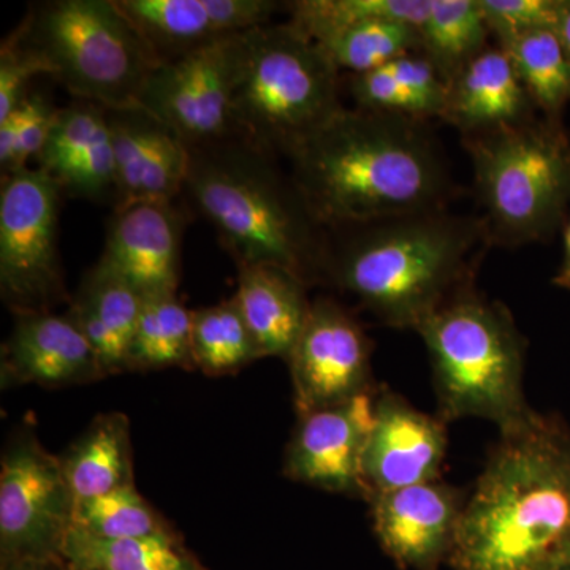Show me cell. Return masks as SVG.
I'll use <instances>...</instances> for the list:
<instances>
[{
    "mask_svg": "<svg viewBox=\"0 0 570 570\" xmlns=\"http://www.w3.org/2000/svg\"><path fill=\"white\" fill-rule=\"evenodd\" d=\"M570 564V431L534 414L499 433L468 494L453 570H560Z\"/></svg>",
    "mask_w": 570,
    "mask_h": 570,
    "instance_id": "obj_2",
    "label": "cell"
},
{
    "mask_svg": "<svg viewBox=\"0 0 570 570\" xmlns=\"http://www.w3.org/2000/svg\"><path fill=\"white\" fill-rule=\"evenodd\" d=\"M325 228L448 208L452 181L425 122L343 108L287 159Z\"/></svg>",
    "mask_w": 570,
    "mask_h": 570,
    "instance_id": "obj_1",
    "label": "cell"
},
{
    "mask_svg": "<svg viewBox=\"0 0 570 570\" xmlns=\"http://www.w3.org/2000/svg\"><path fill=\"white\" fill-rule=\"evenodd\" d=\"M535 110L558 121L570 100V62L557 29H538L499 41Z\"/></svg>",
    "mask_w": 570,
    "mask_h": 570,
    "instance_id": "obj_28",
    "label": "cell"
},
{
    "mask_svg": "<svg viewBox=\"0 0 570 570\" xmlns=\"http://www.w3.org/2000/svg\"><path fill=\"white\" fill-rule=\"evenodd\" d=\"M468 494L436 480L367 501L379 546L403 570H438L449 564Z\"/></svg>",
    "mask_w": 570,
    "mask_h": 570,
    "instance_id": "obj_14",
    "label": "cell"
},
{
    "mask_svg": "<svg viewBox=\"0 0 570 570\" xmlns=\"http://www.w3.org/2000/svg\"><path fill=\"white\" fill-rule=\"evenodd\" d=\"M189 151L183 195L235 265L279 266L307 288L325 285L328 228L279 157L243 137Z\"/></svg>",
    "mask_w": 570,
    "mask_h": 570,
    "instance_id": "obj_4",
    "label": "cell"
},
{
    "mask_svg": "<svg viewBox=\"0 0 570 570\" xmlns=\"http://www.w3.org/2000/svg\"><path fill=\"white\" fill-rule=\"evenodd\" d=\"M142 296L102 261L86 273L67 311L99 355L105 376L126 373Z\"/></svg>",
    "mask_w": 570,
    "mask_h": 570,
    "instance_id": "obj_23",
    "label": "cell"
},
{
    "mask_svg": "<svg viewBox=\"0 0 570 570\" xmlns=\"http://www.w3.org/2000/svg\"><path fill=\"white\" fill-rule=\"evenodd\" d=\"M373 400L374 422L363 459L367 501L385 491L442 480L448 423L389 387L374 390Z\"/></svg>",
    "mask_w": 570,
    "mask_h": 570,
    "instance_id": "obj_15",
    "label": "cell"
},
{
    "mask_svg": "<svg viewBox=\"0 0 570 570\" xmlns=\"http://www.w3.org/2000/svg\"><path fill=\"white\" fill-rule=\"evenodd\" d=\"M0 570H73L62 560L21 561L0 566Z\"/></svg>",
    "mask_w": 570,
    "mask_h": 570,
    "instance_id": "obj_37",
    "label": "cell"
},
{
    "mask_svg": "<svg viewBox=\"0 0 570 570\" xmlns=\"http://www.w3.org/2000/svg\"><path fill=\"white\" fill-rule=\"evenodd\" d=\"M107 115L115 153V208L181 197L190 151L179 135L140 105L107 110Z\"/></svg>",
    "mask_w": 570,
    "mask_h": 570,
    "instance_id": "obj_18",
    "label": "cell"
},
{
    "mask_svg": "<svg viewBox=\"0 0 570 570\" xmlns=\"http://www.w3.org/2000/svg\"><path fill=\"white\" fill-rule=\"evenodd\" d=\"M13 33L73 99L107 110L138 105L159 66L116 0L32 3Z\"/></svg>",
    "mask_w": 570,
    "mask_h": 570,
    "instance_id": "obj_6",
    "label": "cell"
},
{
    "mask_svg": "<svg viewBox=\"0 0 570 570\" xmlns=\"http://www.w3.org/2000/svg\"><path fill=\"white\" fill-rule=\"evenodd\" d=\"M236 269L234 299L262 358L277 356L287 362L313 307L306 285L279 266L236 264Z\"/></svg>",
    "mask_w": 570,
    "mask_h": 570,
    "instance_id": "obj_22",
    "label": "cell"
},
{
    "mask_svg": "<svg viewBox=\"0 0 570 570\" xmlns=\"http://www.w3.org/2000/svg\"><path fill=\"white\" fill-rule=\"evenodd\" d=\"M71 527L108 540L146 538L171 531L135 487L77 502Z\"/></svg>",
    "mask_w": 570,
    "mask_h": 570,
    "instance_id": "obj_32",
    "label": "cell"
},
{
    "mask_svg": "<svg viewBox=\"0 0 570 570\" xmlns=\"http://www.w3.org/2000/svg\"><path fill=\"white\" fill-rule=\"evenodd\" d=\"M422 336L433 370L438 417L520 428L532 411L524 396V337L508 307L469 288L428 317Z\"/></svg>",
    "mask_w": 570,
    "mask_h": 570,
    "instance_id": "obj_5",
    "label": "cell"
},
{
    "mask_svg": "<svg viewBox=\"0 0 570 570\" xmlns=\"http://www.w3.org/2000/svg\"><path fill=\"white\" fill-rule=\"evenodd\" d=\"M534 111L508 52L489 47L449 82L444 121L472 135L530 121Z\"/></svg>",
    "mask_w": 570,
    "mask_h": 570,
    "instance_id": "obj_21",
    "label": "cell"
},
{
    "mask_svg": "<svg viewBox=\"0 0 570 570\" xmlns=\"http://www.w3.org/2000/svg\"><path fill=\"white\" fill-rule=\"evenodd\" d=\"M104 377L99 355L69 314L14 316L13 330L2 347V387L33 384L59 389Z\"/></svg>",
    "mask_w": 570,
    "mask_h": 570,
    "instance_id": "obj_19",
    "label": "cell"
},
{
    "mask_svg": "<svg viewBox=\"0 0 570 570\" xmlns=\"http://www.w3.org/2000/svg\"><path fill=\"white\" fill-rule=\"evenodd\" d=\"M491 246L540 242L569 216L570 142L554 119L464 135Z\"/></svg>",
    "mask_w": 570,
    "mask_h": 570,
    "instance_id": "obj_7",
    "label": "cell"
},
{
    "mask_svg": "<svg viewBox=\"0 0 570 570\" xmlns=\"http://www.w3.org/2000/svg\"><path fill=\"white\" fill-rule=\"evenodd\" d=\"M247 33L159 63L138 105L170 126L189 149L242 137L235 96L245 66Z\"/></svg>",
    "mask_w": 570,
    "mask_h": 570,
    "instance_id": "obj_11",
    "label": "cell"
},
{
    "mask_svg": "<svg viewBox=\"0 0 570 570\" xmlns=\"http://www.w3.org/2000/svg\"><path fill=\"white\" fill-rule=\"evenodd\" d=\"M59 110L47 94L32 91L17 110L0 121L2 176L28 168L29 160H37Z\"/></svg>",
    "mask_w": 570,
    "mask_h": 570,
    "instance_id": "obj_33",
    "label": "cell"
},
{
    "mask_svg": "<svg viewBox=\"0 0 570 570\" xmlns=\"http://www.w3.org/2000/svg\"><path fill=\"white\" fill-rule=\"evenodd\" d=\"M75 504L61 459L17 431L0 463V564L61 560Z\"/></svg>",
    "mask_w": 570,
    "mask_h": 570,
    "instance_id": "obj_10",
    "label": "cell"
},
{
    "mask_svg": "<svg viewBox=\"0 0 570 570\" xmlns=\"http://www.w3.org/2000/svg\"><path fill=\"white\" fill-rule=\"evenodd\" d=\"M491 247L479 216L444 209L328 228L325 285H333L382 324L417 330L474 287Z\"/></svg>",
    "mask_w": 570,
    "mask_h": 570,
    "instance_id": "obj_3",
    "label": "cell"
},
{
    "mask_svg": "<svg viewBox=\"0 0 570 570\" xmlns=\"http://www.w3.org/2000/svg\"><path fill=\"white\" fill-rule=\"evenodd\" d=\"M560 570H570V564L564 566V568H562V569H560Z\"/></svg>",
    "mask_w": 570,
    "mask_h": 570,
    "instance_id": "obj_39",
    "label": "cell"
},
{
    "mask_svg": "<svg viewBox=\"0 0 570 570\" xmlns=\"http://www.w3.org/2000/svg\"><path fill=\"white\" fill-rule=\"evenodd\" d=\"M564 0H480L498 41L538 29H557Z\"/></svg>",
    "mask_w": 570,
    "mask_h": 570,
    "instance_id": "obj_34",
    "label": "cell"
},
{
    "mask_svg": "<svg viewBox=\"0 0 570 570\" xmlns=\"http://www.w3.org/2000/svg\"><path fill=\"white\" fill-rule=\"evenodd\" d=\"M36 163L58 183L63 197L115 208V153L102 105L73 99L62 107Z\"/></svg>",
    "mask_w": 570,
    "mask_h": 570,
    "instance_id": "obj_20",
    "label": "cell"
},
{
    "mask_svg": "<svg viewBox=\"0 0 570 570\" xmlns=\"http://www.w3.org/2000/svg\"><path fill=\"white\" fill-rule=\"evenodd\" d=\"M159 63L272 24L273 0H116Z\"/></svg>",
    "mask_w": 570,
    "mask_h": 570,
    "instance_id": "obj_16",
    "label": "cell"
},
{
    "mask_svg": "<svg viewBox=\"0 0 570 570\" xmlns=\"http://www.w3.org/2000/svg\"><path fill=\"white\" fill-rule=\"evenodd\" d=\"M186 217L175 202L118 206L108 224L100 261L146 296L176 294Z\"/></svg>",
    "mask_w": 570,
    "mask_h": 570,
    "instance_id": "obj_17",
    "label": "cell"
},
{
    "mask_svg": "<svg viewBox=\"0 0 570 570\" xmlns=\"http://www.w3.org/2000/svg\"><path fill=\"white\" fill-rule=\"evenodd\" d=\"M62 560L73 570H204L174 531L108 540L71 527L63 540Z\"/></svg>",
    "mask_w": 570,
    "mask_h": 570,
    "instance_id": "obj_25",
    "label": "cell"
},
{
    "mask_svg": "<svg viewBox=\"0 0 570 570\" xmlns=\"http://www.w3.org/2000/svg\"><path fill=\"white\" fill-rule=\"evenodd\" d=\"M558 36L561 37L562 45H564L566 52L570 62V0H564L562 3L560 21L557 26Z\"/></svg>",
    "mask_w": 570,
    "mask_h": 570,
    "instance_id": "obj_38",
    "label": "cell"
},
{
    "mask_svg": "<svg viewBox=\"0 0 570 570\" xmlns=\"http://www.w3.org/2000/svg\"><path fill=\"white\" fill-rule=\"evenodd\" d=\"M343 108L341 71L313 40L288 22L247 33L235 96L243 138L287 160Z\"/></svg>",
    "mask_w": 570,
    "mask_h": 570,
    "instance_id": "obj_8",
    "label": "cell"
},
{
    "mask_svg": "<svg viewBox=\"0 0 570 570\" xmlns=\"http://www.w3.org/2000/svg\"><path fill=\"white\" fill-rule=\"evenodd\" d=\"M39 75H45L40 63L11 32L0 47V121L24 102Z\"/></svg>",
    "mask_w": 570,
    "mask_h": 570,
    "instance_id": "obj_35",
    "label": "cell"
},
{
    "mask_svg": "<svg viewBox=\"0 0 570 570\" xmlns=\"http://www.w3.org/2000/svg\"><path fill=\"white\" fill-rule=\"evenodd\" d=\"M165 367L195 370L193 355V311L176 294L146 296L129 352L127 371Z\"/></svg>",
    "mask_w": 570,
    "mask_h": 570,
    "instance_id": "obj_27",
    "label": "cell"
},
{
    "mask_svg": "<svg viewBox=\"0 0 570 570\" xmlns=\"http://www.w3.org/2000/svg\"><path fill=\"white\" fill-rule=\"evenodd\" d=\"M562 239H564V255H562L561 266L558 269V275L554 276L553 283L558 287L569 288L570 291V213L568 219H566Z\"/></svg>",
    "mask_w": 570,
    "mask_h": 570,
    "instance_id": "obj_36",
    "label": "cell"
},
{
    "mask_svg": "<svg viewBox=\"0 0 570 570\" xmlns=\"http://www.w3.org/2000/svg\"><path fill=\"white\" fill-rule=\"evenodd\" d=\"M417 29L420 51L448 82L489 48L491 36L480 0H431Z\"/></svg>",
    "mask_w": 570,
    "mask_h": 570,
    "instance_id": "obj_26",
    "label": "cell"
},
{
    "mask_svg": "<svg viewBox=\"0 0 570 570\" xmlns=\"http://www.w3.org/2000/svg\"><path fill=\"white\" fill-rule=\"evenodd\" d=\"M371 352L370 337L346 307L330 298L313 302L287 360L298 417L373 393Z\"/></svg>",
    "mask_w": 570,
    "mask_h": 570,
    "instance_id": "obj_12",
    "label": "cell"
},
{
    "mask_svg": "<svg viewBox=\"0 0 570 570\" xmlns=\"http://www.w3.org/2000/svg\"><path fill=\"white\" fill-rule=\"evenodd\" d=\"M340 71L362 75L407 52L420 51L417 26L401 21H370L314 41Z\"/></svg>",
    "mask_w": 570,
    "mask_h": 570,
    "instance_id": "obj_31",
    "label": "cell"
},
{
    "mask_svg": "<svg viewBox=\"0 0 570 570\" xmlns=\"http://www.w3.org/2000/svg\"><path fill=\"white\" fill-rule=\"evenodd\" d=\"M59 459L75 502L135 487L129 419L121 412L97 415Z\"/></svg>",
    "mask_w": 570,
    "mask_h": 570,
    "instance_id": "obj_24",
    "label": "cell"
},
{
    "mask_svg": "<svg viewBox=\"0 0 570 570\" xmlns=\"http://www.w3.org/2000/svg\"><path fill=\"white\" fill-rule=\"evenodd\" d=\"M373 395L299 415L285 449V478L367 502L363 459L374 422Z\"/></svg>",
    "mask_w": 570,
    "mask_h": 570,
    "instance_id": "obj_13",
    "label": "cell"
},
{
    "mask_svg": "<svg viewBox=\"0 0 570 570\" xmlns=\"http://www.w3.org/2000/svg\"><path fill=\"white\" fill-rule=\"evenodd\" d=\"M193 355L206 376L234 374L262 358L234 298L193 311Z\"/></svg>",
    "mask_w": 570,
    "mask_h": 570,
    "instance_id": "obj_29",
    "label": "cell"
},
{
    "mask_svg": "<svg viewBox=\"0 0 570 570\" xmlns=\"http://www.w3.org/2000/svg\"><path fill=\"white\" fill-rule=\"evenodd\" d=\"M430 6L431 0H298L285 3V9L288 24L317 41L370 21H401L419 28Z\"/></svg>",
    "mask_w": 570,
    "mask_h": 570,
    "instance_id": "obj_30",
    "label": "cell"
},
{
    "mask_svg": "<svg viewBox=\"0 0 570 570\" xmlns=\"http://www.w3.org/2000/svg\"><path fill=\"white\" fill-rule=\"evenodd\" d=\"M62 190L40 168L2 176L0 295L14 316L70 302L59 254Z\"/></svg>",
    "mask_w": 570,
    "mask_h": 570,
    "instance_id": "obj_9",
    "label": "cell"
}]
</instances>
